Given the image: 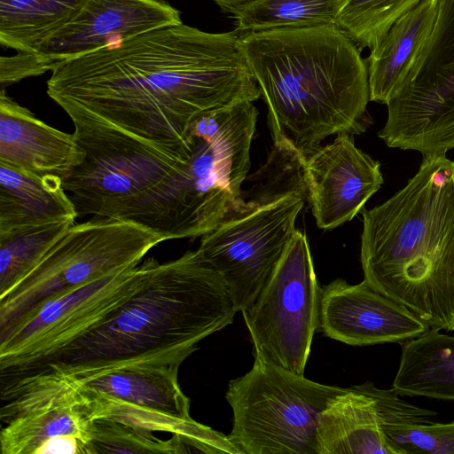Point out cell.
<instances>
[{
	"label": "cell",
	"instance_id": "16",
	"mask_svg": "<svg viewBox=\"0 0 454 454\" xmlns=\"http://www.w3.org/2000/svg\"><path fill=\"white\" fill-rule=\"evenodd\" d=\"M430 327L417 315L368 286L337 278L321 288L318 330L351 346L399 343Z\"/></svg>",
	"mask_w": 454,
	"mask_h": 454
},
{
	"label": "cell",
	"instance_id": "22",
	"mask_svg": "<svg viewBox=\"0 0 454 454\" xmlns=\"http://www.w3.org/2000/svg\"><path fill=\"white\" fill-rule=\"evenodd\" d=\"M87 0H0V43L35 52L68 23Z\"/></svg>",
	"mask_w": 454,
	"mask_h": 454
},
{
	"label": "cell",
	"instance_id": "8",
	"mask_svg": "<svg viewBox=\"0 0 454 454\" xmlns=\"http://www.w3.org/2000/svg\"><path fill=\"white\" fill-rule=\"evenodd\" d=\"M165 239L140 225L108 217L74 223L39 262L0 294V330L52 297L138 265Z\"/></svg>",
	"mask_w": 454,
	"mask_h": 454
},
{
	"label": "cell",
	"instance_id": "28",
	"mask_svg": "<svg viewBox=\"0 0 454 454\" xmlns=\"http://www.w3.org/2000/svg\"><path fill=\"white\" fill-rule=\"evenodd\" d=\"M49 71L35 52L18 51L14 56L1 57L0 83L2 88L24 78Z\"/></svg>",
	"mask_w": 454,
	"mask_h": 454
},
{
	"label": "cell",
	"instance_id": "19",
	"mask_svg": "<svg viewBox=\"0 0 454 454\" xmlns=\"http://www.w3.org/2000/svg\"><path fill=\"white\" fill-rule=\"evenodd\" d=\"M438 0L400 17L366 59L370 101L387 105L417 63L434 25Z\"/></svg>",
	"mask_w": 454,
	"mask_h": 454
},
{
	"label": "cell",
	"instance_id": "2",
	"mask_svg": "<svg viewBox=\"0 0 454 454\" xmlns=\"http://www.w3.org/2000/svg\"><path fill=\"white\" fill-rule=\"evenodd\" d=\"M136 292L111 316L12 380H76L135 365H181L238 312L219 273L200 251L149 258Z\"/></svg>",
	"mask_w": 454,
	"mask_h": 454
},
{
	"label": "cell",
	"instance_id": "9",
	"mask_svg": "<svg viewBox=\"0 0 454 454\" xmlns=\"http://www.w3.org/2000/svg\"><path fill=\"white\" fill-rule=\"evenodd\" d=\"M179 367L127 366L59 381L79 391L92 420L110 419L153 433H170L191 452L240 454L227 435L191 417L190 400L178 383Z\"/></svg>",
	"mask_w": 454,
	"mask_h": 454
},
{
	"label": "cell",
	"instance_id": "17",
	"mask_svg": "<svg viewBox=\"0 0 454 454\" xmlns=\"http://www.w3.org/2000/svg\"><path fill=\"white\" fill-rule=\"evenodd\" d=\"M74 133L57 129L0 94V163L62 181L84 159Z\"/></svg>",
	"mask_w": 454,
	"mask_h": 454
},
{
	"label": "cell",
	"instance_id": "20",
	"mask_svg": "<svg viewBox=\"0 0 454 454\" xmlns=\"http://www.w3.org/2000/svg\"><path fill=\"white\" fill-rule=\"evenodd\" d=\"M77 218L62 179L0 163V234Z\"/></svg>",
	"mask_w": 454,
	"mask_h": 454
},
{
	"label": "cell",
	"instance_id": "3",
	"mask_svg": "<svg viewBox=\"0 0 454 454\" xmlns=\"http://www.w3.org/2000/svg\"><path fill=\"white\" fill-rule=\"evenodd\" d=\"M241 40L274 145L306 160L327 137L366 130V60L336 25L265 30Z\"/></svg>",
	"mask_w": 454,
	"mask_h": 454
},
{
	"label": "cell",
	"instance_id": "27",
	"mask_svg": "<svg viewBox=\"0 0 454 454\" xmlns=\"http://www.w3.org/2000/svg\"><path fill=\"white\" fill-rule=\"evenodd\" d=\"M386 433L404 454H454V421L395 425Z\"/></svg>",
	"mask_w": 454,
	"mask_h": 454
},
{
	"label": "cell",
	"instance_id": "23",
	"mask_svg": "<svg viewBox=\"0 0 454 454\" xmlns=\"http://www.w3.org/2000/svg\"><path fill=\"white\" fill-rule=\"evenodd\" d=\"M343 0H253L233 12L240 36L278 28L336 25Z\"/></svg>",
	"mask_w": 454,
	"mask_h": 454
},
{
	"label": "cell",
	"instance_id": "26",
	"mask_svg": "<svg viewBox=\"0 0 454 454\" xmlns=\"http://www.w3.org/2000/svg\"><path fill=\"white\" fill-rule=\"evenodd\" d=\"M98 453L183 454L191 451L176 435L161 440L153 432L110 419H96L93 420L89 454Z\"/></svg>",
	"mask_w": 454,
	"mask_h": 454
},
{
	"label": "cell",
	"instance_id": "24",
	"mask_svg": "<svg viewBox=\"0 0 454 454\" xmlns=\"http://www.w3.org/2000/svg\"><path fill=\"white\" fill-rule=\"evenodd\" d=\"M74 223L64 219L0 234V294L27 274Z\"/></svg>",
	"mask_w": 454,
	"mask_h": 454
},
{
	"label": "cell",
	"instance_id": "14",
	"mask_svg": "<svg viewBox=\"0 0 454 454\" xmlns=\"http://www.w3.org/2000/svg\"><path fill=\"white\" fill-rule=\"evenodd\" d=\"M180 23L179 11L161 0H87L35 53L51 71L62 62Z\"/></svg>",
	"mask_w": 454,
	"mask_h": 454
},
{
	"label": "cell",
	"instance_id": "13",
	"mask_svg": "<svg viewBox=\"0 0 454 454\" xmlns=\"http://www.w3.org/2000/svg\"><path fill=\"white\" fill-rule=\"evenodd\" d=\"M435 414L405 401L392 387L380 388L371 381L346 387L319 415L317 454H404L386 429L429 422Z\"/></svg>",
	"mask_w": 454,
	"mask_h": 454
},
{
	"label": "cell",
	"instance_id": "21",
	"mask_svg": "<svg viewBox=\"0 0 454 454\" xmlns=\"http://www.w3.org/2000/svg\"><path fill=\"white\" fill-rule=\"evenodd\" d=\"M401 348L392 385L396 393L454 400V335L430 328Z\"/></svg>",
	"mask_w": 454,
	"mask_h": 454
},
{
	"label": "cell",
	"instance_id": "18",
	"mask_svg": "<svg viewBox=\"0 0 454 454\" xmlns=\"http://www.w3.org/2000/svg\"><path fill=\"white\" fill-rule=\"evenodd\" d=\"M394 96L432 121L454 123V0H438L433 31Z\"/></svg>",
	"mask_w": 454,
	"mask_h": 454
},
{
	"label": "cell",
	"instance_id": "25",
	"mask_svg": "<svg viewBox=\"0 0 454 454\" xmlns=\"http://www.w3.org/2000/svg\"><path fill=\"white\" fill-rule=\"evenodd\" d=\"M422 0H343L336 26L361 51L372 50L403 14Z\"/></svg>",
	"mask_w": 454,
	"mask_h": 454
},
{
	"label": "cell",
	"instance_id": "11",
	"mask_svg": "<svg viewBox=\"0 0 454 454\" xmlns=\"http://www.w3.org/2000/svg\"><path fill=\"white\" fill-rule=\"evenodd\" d=\"M320 296L307 236L296 230L267 283L242 313L254 354L303 375L318 329Z\"/></svg>",
	"mask_w": 454,
	"mask_h": 454
},
{
	"label": "cell",
	"instance_id": "6",
	"mask_svg": "<svg viewBox=\"0 0 454 454\" xmlns=\"http://www.w3.org/2000/svg\"><path fill=\"white\" fill-rule=\"evenodd\" d=\"M257 179L198 250L219 273L238 312L250 308L281 261L308 198L304 160L277 146Z\"/></svg>",
	"mask_w": 454,
	"mask_h": 454
},
{
	"label": "cell",
	"instance_id": "5",
	"mask_svg": "<svg viewBox=\"0 0 454 454\" xmlns=\"http://www.w3.org/2000/svg\"><path fill=\"white\" fill-rule=\"evenodd\" d=\"M85 156L63 181L77 217L140 225L165 240L209 232L188 158L170 156L86 113L66 112Z\"/></svg>",
	"mask_w": 454,
	"mask_h": 454
},
{
	"label": "cell",
	"instance_id": "15",
	"mask_svg": "<svg viewBox=\"0 0 454 454\" xmlns=\"http://www.w3.org/2000/svg\"><path fill=\"white\" fill-rule=\"evenodd\" d=\"M308 200L318 228L334 229L352 220L381 187L380 163L339 133L304 161Z\"/></svg>",
	"mask_w": 454,
	"mask_h": 454
},
{
	"label": "cell",
	"instance_id": "29",
	"mask_svg": "<svg viewBox=\"0 0 454 454\" xmlns=\"http://www.w3.org/2000/svg\"><path fill=\"white\" fill-rule=\"evenodd\" d=\"M214 1L223 12L231 13L243 4L253 0H212Z\"/></svg>",
	"mask_w": 454,
	"mask_h": 454
},
{
	"label": "cell",
	"instance_id": "7",
	"mask_svg": "<svg viewBox=\"0 0 454 454\" xmlns=\"http://www.w3.org/2000/svg\"><path fill=\"white\" fill-rule=\"evenodd\" d=\"M225 394L233 411L227 435L240 454H317L319 415L346 388L312 381L254 354Z\"/></svg>",
	"mask_w": 454,
	"mask_h": 454
},
{
	"label": "cell",
	"instance_id": "4",
	"mask_svg": "<svg viewBox=\"0 0 454 454\" xmlns=\"http://www.w3.org/2000/svg\"><path fill=\"white\" fill-rule=\"evenodd\" d=\"M364 281L430 328L454 331V161L423 156L390 199L363 212Z\"/></svg>",
	"mask_w": 454,
	"mask_h": 454
},
{
	"label": "cell",
	"instance_id": "1",
	"mask_svg": "<svg viewBox=\"0 0 454 454\" xmlns=\"http://www.w3.org/2000/svg\"><path fill=\"white\" fill-rule=\"evenodd\" d=\"M47 94L65 112L90 114L179 159L192 153L197 119L261 97L237 32L183 23L59 64Z\"/></svg>",
	"mask_w": 454,
	"mask_h": 454
},
{
	"label": "cell",
	"instance_id": "12",
	"mask_svg": "<svg viewBox=\"0 0 454 454\" xmlns=\"http://www.w3.org/2000/svg\"><path fill=\"white\" fill-rule=\"evenodd\" d=\"M1 387L2 454H89L93 420L74 387L42 379Z\"/></svg>",
	"mask_w": 454,
	"mask_h": 454
},
{
	"label": "cell",
	"instance_id": "10",
	"mask_svg": "<svg viewBox=\"0 0 454 454\" xmlns=\"http://www.w3.org/2000/svg\"><path fill=\"white\" fill-rule=\"evenodd\" d=\"M142 262L52 297L0 330V376L7 380L102 324L137 289Z\"/></svg>",
	"mask_w": 454,
	"mask_h": 454
}]
</instances>
